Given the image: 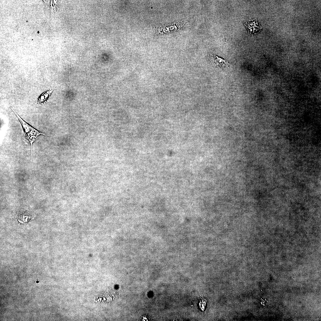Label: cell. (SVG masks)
<instances>
[{
	"instance_id": "6da1fadb",
	"label": "cell",
	"mask_w": 321,
	"mask_h": 321,
	"mask_svg": "<svg viewBox=\"0 0 321 321\" xmlns=\"http://www.w3.org/2000/svg\"><path fill=\"white\" fill-rule=\"evenodd\" d=\"M10 108L14 112L19 119L23 128L26 138L29 141L31 147V153L32 152L33 143L37 138L40 135L45 136V133L36 129L24 121L11 107Z\"/></svg>"
},
{
	"instance_id": "7a4b0ae2",
	"label": "cell",
	"mask_w": 321,
	"mask_h": 321,
	"mask_svg": "<svg viewBox=\"0 0 321 321\" xmlns=\"http://www.w3.org/2000/svg\"><path fill=\"white\" fill-rule=\"evenodd\" d=\"M244 23L250 35L257 34L262 28L256 19L244 21Z\"/></svg>"
},
{
	"instance_id": "3957f363",
	"label": "cell",
	"mask_w": 321,
	"mask_h": 321,
	"mask_svg": "<svg viewBox=\"0 0 321 321\" xmlns=\"http://www.w3.org/2000/svg\"><path fill=\"white\" fill-rule=\"evenodd\" d=\"M214 62L218 67L221 68H224L228 67L229 64L224 59L215 55L212 56Z\"/></svg>"
},
{
	"instance_id": "277c9868",
	"label": "cell",
	"mask_w": 321,
	"mask_h": 321,
	"mask_svg": "<svg viewBox=\"0 0 321 321\" xmlns=\"http://www.w3.org/2000/svg\"><path fill=\"white\" fill-rule=\"evenodd\" d=\"M52 91V90H49L43 93L39 97L37 100V103L39 105H40L46 102L51 95Z\"/></svg>"
}]
</instances>
